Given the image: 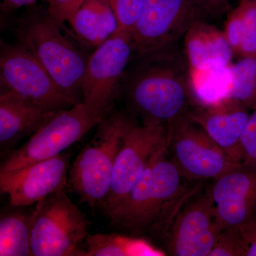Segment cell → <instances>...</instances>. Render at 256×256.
<instances>
[{
  "instance_id": "9",
  "label": "cell",
  "mask_w": 256,
  "mask_h": 256,
  "mask_svg": "<svg viewBox=\"0 0 256 256\" xmlns=\"http://www.w3.org/2000/svg\"><path fill=\"white\" fill-rule=\"evenodd\" d=\"M168 130L170 160L188 180H216L242 164L230 158L188 116L170 124Z\"/></svg>"
},
{
  "instance_id": "25",
  "label": "cell",
  "mask_w": 256,
  "mask_h": 256,
  "mask_svg": "<svg viewBox=\"0 0 256 256\" xmlns=\"http://www.w3.org/2000/svg\"><path fill=\"white\" fill-rule=\"evenodd\" d=\"M242 163L256 165V109L252 110L240 139Z\"/></svg>"
},
{
  "instance_id": "16",
  "label": "cell",
  "mask_w": 256,
  "mask_h": 256,
  "mask_svg": "<svg viewBox=\"0 0 256 256\" xmlns=\"http://www.w3.org/2000/svg\"><path fill=\"white\" fill-rule=\"evenodd\" d=\"M57 112L58 111L48 110L9 89L1 87V148H12L24 138L32 136Z\"/></svg>"
},
{
  "instance_id": "6",
  "label": "cell",
  "mask_w": 256,
  "mask_h": 256,
  "mask_svg": "<svg viewBox=\"0 0 256 256\" xmlns=\"http://www.w3.org/2000/svg\"><path fill=\"white\" fill-rule=\"evenodd\" d=\"M102 118L82 102L58 111L21 148L9 154L1 164L0 173L20 169L62 154L80 140L88 131L98 126Z\"/></svg>"
},
{
  "instance_id": "18",
  "label": "cell",
  "mask_w": 256,
  "mask_h": 256,
  "mask_svg": "<svg viewBox=\"0 0 256 256\" xmlns=\"http://www.w3.org/2000/svg\"><path fill=\"white\" fill-rule=\"evenodd\" d=\"M68 22L78 38L94 48L118 30L117 18L108 0H86Z\"/></svg>"
},
{
  "instance_id": "30",
  "label": "cell",
  "mask_w": 256,
  "mask_h": 256,
  "mask_svg": "<svg viewBox=\"0 0 256 256\" xmlns=\"http://www.w3.org/2000/svg\"><path fill=\"white\" fill-rule=\"evenodd\" d=\"M240 1H242V0H240Z\"/></svg>"
},
{
  "instance_id": "8",
  "label": "cell",
  "mask_w": 256,
  "mask_h": 256,
  "mask_svg": "<svg viewBox=\"0 0 256 256\" xmlns=\"http://www.w3.org/2000/svg\"><path fill=\"white\" fill-rule=\"evenodd\" d=\"M208 18L192 0H143L131 33L132 58L180 41L194 24Z\"/></svg>"
},
{
  "instance_id": "4",
  "label": "cell",
  "mask_w": 256,
  "mask_h": 256,
  "mask_svg": "<svg viewBox=\"0 0 256 256\" xmlns=\"http://www.w3.org/2000/svg\"><path fill=\"white\" fill-rule=\"evenodd\" d=\"M133 121L116 112L98 124L96 134L70 166L68 184L80 201L92 208L102 205L110 190L114 162Z\"/></svg>"
},
{
  "instance_id": "27",
  "label": "cell",
  "mask_w": 256,
  "mask_h": 256,
  "mask_svg": "<svg viewBox=\"0 0 256 256\" xmlns=\"http://www.w3.org/2000/svg\"><path fill=\"white\" fill-rule=\"evenodd\" d=\"M210 18H218L230 12L229 0H192Z\"/></svg>"
},
{
  "instance_id": "20",
  "label": "cell",
  "mask_w": 256,
  "mask_h": 256,
  "mask_svg": "<svg viewBox=\"0 0 256 256\" xmlns=\"http://www.w3.org/2000/svg\"><path fill=\"white\" fill-rule=\"evenodd\" d=\"M86 242L87 256H166L144 239L120 234H89Z\"/></svg>"
},
{
  "instance_id": "26",
  "label": "cell",
  "mask_w": 256,
  "mask_h": 256,
  "mask_svg": "<svg viewBox=\"0 0 256 256\" xmlns=\"http://www.w3.org/2000/svg\"><path fill=\"white\" fill-rule=\"evenodd\" d=\"M48 3V14L62 26L70 21L76 12L86 0H45Z\"/></svg>"
},
{
  "instance_id": "10",
  "label": "cell",
  "mask_w": 256,
  "mask_h": 256,
  "mask_svg": "<svg viewBox=\"0 0 256 256\" xmlns=\"http://www.w3.org/2000/svg\"><path fill=\"white\" fill-rule=\"evenodd\" d=\"M1 87L50 110L70 108L75 102L31 52L22 45L2 43Z\"/></svg>"
},
{
  "instance_id": "28",
  "label": "cell",
  "mask_w": 256,
  "mask_h": 256,
  "mask_svg": "<svg viewBox=\"0 0 256 256\" xmlns=\"http://www.w3.org/2000/svg\"><path fill=\"white\" fill-rule=\"evenodd\" d=\"M240 228L244 236L245 256H256V222Z\"/></svg>"
},
{
  "instance_id": "7",
  "label": "cell",
  "mask_w": 256,
  "mask_h": 256,
  "mask_svg": "<svg viewBox=\"0 0 256 256\" xmlns=\"http://www.w3.org/2000/svg\"><path fill=\"white\" fill-rule=\"evenodd\" d=\"M132 57L130 34L118 30L88 58L82 82V102L94 114L102 118L108 114Z\"/></svg>"
},
{
  "instance_id": "31",
  "label": "cell",
  "mask_w": 256,
  "mask_h": 256,
  "mask_svg": "<svg viewBox=\"0 0 256 256\" xmlns=\"http://www.w3.org/2000/svg\"></svg>"
},
{
  "instance_id": "12",
  "label": "cell",
  "mask_w": 256,
  "mask_h": 256,
  "mask_svg": "<svg viewBox=\"0 0 256 256\" xmlns=\"http://www.w3.org/2000/svg\"><path fill=\"white\" fill-rule=\"evenodd\" d=\"M200 190L184 203L164 234L170 255L208 256L224 230L210 192Z\"/></svg>"
},
{
  "instance_id": "13",
  "label": "cell",
  "mask_w": 256,
  "mask_h": 256,
  "mask_svg": "<svg viewBox=\"0 0 256 256\" xmlns=\"http://www.w3.org/2000/svg\"><path fill=\"white\" fill-rule=\"evenodd\" d=\"M70 154H62L20 169L0 173V190L9 197L12 206L38 203L56 192L64 190L68 182Z\"/></svg>"
},
{
  "instance_id": "11",
  "label": "cell",
  "mask_w": 256,
  "mask_h": 256,
  "mask_svg": "<svg viewBox=\"0 0 256 256\" xmlns=\"http://www.w3.org/2000/svg\"><path fill=\"white\" fill-rule=\"evenodd\" d=\"M168 144V127L164 124L146 122L138 126L132 122L124 134L114 162L110 190L101 205L106 214L122 202L154 154Z\"/></svg>"
},
{
  "instance_id": "17",
  "label": "cell",
  "mask_w": 256,
  "mask_h": 256,
  "mask_svg": "<svg viewBox=\"0 0 256 256\" xmlns=\"http://www.w3.org/2000/svg\"><path fill=\"white\" fill-rule=\"evenodd\" d=\"M206 21L194 24L184 36V50L190 68L232 65L235 54L224 31Z\"/></svg>"
},
{
  "instance_id": "29",
  "label": "cell",
  "mask_w": 256,
  "mask_h": 256,
  "mask_svg": "<svg viewBox=\"0 0 256 256\" xmlns=\"http://www.w3.org/2000/svg\"><path fill=\"white\" fill-rule=\"evenodd\" d=\"M37 0H4V9L14 10L24 6L34 4Z\"/></svg>"
},
{
  "instance_id": "15",
  "label": "cell",
  "mask_w": 256,
  "mask_h": 256,
  "mask_svg": "<svg viewBox=\"0 0 256 256\" xmlns=\"http://www.w3.org/2000/svg\"><path fill=\"white\" fill-rule=\"evenodd\" d=\"M238 101L229 98L210 108L195 107L188 118L237 162L242 163L240 139L250 112Z\"/></svg>"
},
{
  "instance_id": "3",
  "label": "cell",
  "mask_w": 256,
  "mask_h": 256,
  "mask_svg": "<svg viewBox=\"0 0 256 256\" xmlns=\"http://www.w3.org/2000/svg\"><path fill=\"white\" fill-rule=\"evenodd\" d=\"M18 44L41 62L69 97L79 104L88 58L60 32L48 11L32 10L18 20Z\"/></svg>"
},
{
  "instance_id": "22",
  "label": "cell",
  "mask_w": 256,
  "mask_h": 256,
  "mask_svg": "<svg viewBox=\"0 0 256 256\" xmlns=\"http://www.w3.org/2000/svg\"><path fill=\"white\" fill-rule=\"evenodd\" d=\"M232 88L230 98L249 110L256 109V56L242 57L230 66Z\"/></svg>"
},
{
  "instance_id": "21",
  "label": "cell",
  "mask_w": 256,
  "mask_h": 256,
  "mask_svg": "<svg viewBox=\"0 0 256 256\" xmlns=\"http://www.w3.org/2000/svg\"><path fill=\"white\" fill-rule=\"evenodd\" d=\"M0 256H32L31 216L14 213L2 217Z\"/></svg>"
},
{
  "instance_id": "23",
  "label": "cell",
  "mask_w": 256,
  "mask_h": 256,
  "mask_svg": "<svg viewBox=\"0 0 256 256\" xmlns=\"http://www.w3.org/2000/svg\"><path fill=\"white\" fill-rule=\"evenodd\" d=\"M208 256H245L244 236L240 227L224 229Z\"/></svg>"
},
{
  "instance_id": "24",
  "label": "cell",
  "mask_w": 256,
  "mask_h": 256,
  "mask_svg": "<svg viewBox=\"0 0 256 256\" xmlns=\"http://www.w3.org/2000/svg\"><path fill=\"white\" fill-rule=\"evenodd\" d=\"M114 10L119 31L132 33L140 12L143 0H108Z\"/></svg>"
},
{
  "instance_id": "1",
  "label": "cell",
  "mask_w": 256,
  "mask_h": 256,
  "mask_svg": "<svg viewBox=\"0 0 256 256\" xmlns=\"http://www.w3.org/2000/svg\"><path fill=\"white\" fill-rule=\"evenodd\" d=\"M178 42L134 57V63L124 74L120 87L143 124L156 122L168 127L194 108L190 66Z\"/></svg>"
},
{
  "instance_id": "2",
  "label": "cell",
  "mask_w": 256,
  "mask_h": 256,
  "mask_svg": "<svg viewBox=\"0 0 256 256\" xmlns=\"http://www.w3.org/2000/svg\"><path fill=\"white\" fill-rule=\"evenodd\" d=\"M168 151V144L156 152L126 198L107 214L112 225L132 235L165 234L184 203L201 190V181L188 186L186 178L166 158Z\"/></svg>"
},
{
  "instance_id": "5",
  "label": "cell",
  "mask_w": 256,
  "mask_h": 256,
  "mask_svg": "<svg viewBox=\"0 0 256 256\" xmlns=\"http://www.w3.org/2000/svg\"><path fill=\"white\" fill-rule=\"evenodd\" d=\"M88 235L85 216L64 190L38 202L31 216L32 256H86L80 246Z\"/></svg>"
},
{
  "instance_id": "14",
  "label": "cell",
  "mask_w": 256,
  "mask_h": 256,
  "mask_svg": "<svg viewBox=\"0 0 256 256\" xmlns=\"http://www.w3.org/2000/svg\"><path fill=\"white\" fill-rule=\"evenodd\" d=\"M210 192L222 228L256 222V165L244 164L216 178Z\"/></svg>"
},
{
  "instance_id": "19",
  "label": "cell",
  "mask_w": 256,
  "mask_h": 256,
  "mask_svg": "<svg viewBox=\"0 0 256 256\" xmlns=\"http://www.w3.org/2000/svg\"><path fill=\"white\" fill-rule=\"evenodd\" d=\"M230 66L190 68V86L194 108H210L230 98Z\"/></svg>"
}]
</instances>
